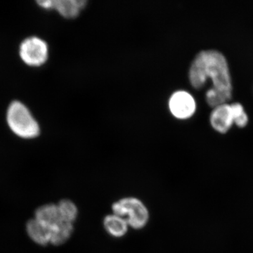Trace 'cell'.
<instances>
[{
    "instance_id": "cell-1",
    "label": "cell",
    "mask_w": 253,
    "mask_h": 253,
    "mask_svg": "<svg viewBox=\"0 0 253 253\" xmlns=\"http://www.w3.org/2000/svg\"><path fill=\"white\" fill-rule=\"evenodd\" d=\"M191 86L204 87L208 80L212 86L206 93L207 104L211 107L226 104L232 98V83L225 56L216 50L202 51L196 55L189 71Z\"/></svg>"
},
{
    "instance_id": "cell-2",
    "label": "cell",
    "mask_w": 253,
    "mask_h": 253,
    "mask_svg": "<svg viewBox=\"0 0 253 253\" xmlns=\"http://www.w3.org/2000/svg\"><path fill=\"white\" fill-rule=\"evenodd\" d=\"M6 120L10 129L20 137L33 139L39 135V125L27 107L19 101L10 104Z\"/></svg>"
},
{
    "instance_id": "cell-3",
    "label": "cell",
    "mask_w": 253,
    "mask_h": 253,
    "mask_svg": "<svg viewBox=\"0 0 253 253\" xmlns=\"http://www.w3.org/2000/svg\"><path fill=\"white\" fill-rule=\"evenodd\" d=\"M113 214L122 217L129 227L143 229L149 220V212L140 200L134 197L123 198L112 206Z\"/></svg>"
},
{
    "instance_id": "cell-4",
    "label": "cell",
    "mask_w": 253,
    "mask_h": 253,
    "mask_svg": "<svg viewBox=\"0 0 253 253\" xmlns=\"http://www.w3.org/2000/svg\"><path fill=\"white\" fill-rule=\"evenodd\" d=\"M20 56L23 62L30 66L39 67L48 59V46L42 40L31 37L21 43Z\"/></svg>"
},
{
    "instance_id": "cell-5",
    "label": "cell",
    "mask_w": 253,
    "mask_h": 253,
    "mask_svg": "<svg viewBox=\"0 0 253 253\" xmlns=\"http://www.w3.org/2000/svg\"><path fill=\"white\" fill-rule=\"evenodd\" d=\"M171 113L178 119H187L196 112V101L192 95L185 91H177L171 96L169 101Z\"/></svg>"
},
{
    "instance_id": "cell-6",
    "label": "cell",
    "mask_w": 253,
    "mask_h": 253,
    "mask_svg": "<svg viewBox=\"0 0 253 253\" xmlns=\"http://www.w3.org/2000/svg\"><path fill=\"white\" fill-rule=\"evenodd\" d=\"M37 2L43 9H56L63 17L68 19L78 17L87 4L86 0H46Z\"/></svg>"
},
{
    "instance_id": "cell-7",
    "label": "cell",
    "mask_w": 253,
    "mask_h": 253,
    "mask_svg": "<svg viewBox=\"0 0 253 253\" xmlns=\"http://www.w3.org/2000/svg\"><path fill=\"white\" fill-rule=\"evenodd\" d=\"M35 219L47 228L50 234V241L58 229L65 223H68L63 221L59 208L55 204L44 205L38 208Z\"/></svg>"
},
{
    "instance_id": "cell-8",
    "label": "cell",
    "mask_w": 253,
    "mask_h": 253,
    "mask_svg": "<svg viewBox=\"0 0 253 253\" xmlns=\"http://www.w3.org/2000/svg\"><path fill=\"white\" fill-rule=\"evenodd\" d=\"M210 122L214 130L225 134L235 123V114L232 104H223L214 108Z\"/></svg>"
},
{
    "instance_id": "cell-9",
    "label": "cell",
    "mask_w": 253,
    "mask_h": 253,
    "mask_svg": "<svg viewBox=\"0 0 253 253\" xmlns=\"http://www.w3.org/2000/svg\"><path fill=\"white\" fill-rule=\"evenodd\" d=\"M104 226L109 235L116 238L126 235L129 227L124 219L114 214H109L104 218Z\"/></svg>"
},
{
    "instance_id": "cell-10",
    "label": "cell",
    "mask_w": 253,
    "mask_h": 253,
    "mask_svg": "<svg viewBox=\"0 0 253 253\" xmlns=\"http://www.w3.org/2000/svg\"><path fill=\"white\" fill-rule=\"evenodd\" d=\"M26 228L28 235L34 242L42 246H45L50 243L49 230L37 219H33L28 221Z\"/></svg>"
},
{
    "instance_id": "cell-11",
    "label": "cell",
    "mask_w": 253,
    "mask_h": 253,
    "mask_svg": "<svg viewBox=\"0 0 253 253\" xmlns=\"http://www.w3.org/2000/svg\"><path fill=\"white\" fill-rule=\"evenodd\" d=\"M57 206L63 221L73 224L78 214V208L74 203L70 200L63 199Z\"/></svg>"
},
{
    "instance_id": "cell-12",
    "label": "cell",
    "mask_w": 253,
    "mask_h": 253,
    "mask_svg": "<svg viewBox=\"0 0 253 253\" xmlns=\"http://www.w3.org/2000/svg\"><path fill=\"white\" fill-rule=\"evenodd\" d=\"M235 114V124L240 128H244L249 123V117L245 112L244 106L239 103L232 104Z\"/></svg>"
}]
</instances>
